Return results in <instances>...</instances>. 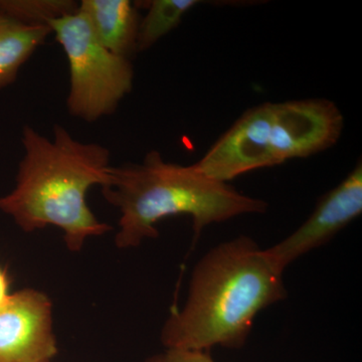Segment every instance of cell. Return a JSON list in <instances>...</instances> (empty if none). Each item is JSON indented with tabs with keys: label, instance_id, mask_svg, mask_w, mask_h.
<instances>
[{
	"label": "cell",
	"instance_id": "obj_1",
	"mask_svg": "<svg viewBox=\"0 0 362 362\" xmlns=\"http://www.w3.org/2000/svg\"><path fill=\"white\" fill-rule=\"evenodd\" d=\"M283 269L252 238L221 243L195 265L185 306L161 331L168 349H240L259 312L288 296Z\"/></svg>",
	"mask_w": 362,
	"mask_h": 362
},
{
	"label": "cell",
	"instance_id": "obj_2",
	"mask_svg": "<svg viewBox=\"0 0 362 362\" xmlns=\"http://www.w3.org/2000/svg\"><path fill=\"white\" fill-rule=\"evenodd\" d=\"M21 144L16 187L0 197V211L26 233L58 226L73 252L80 251L88 238L111 230L97 220L86 199L90 187L110 183V150L76 139L59 124L52 139L23 126Z\"/></svg>",
	"mask_w": 362,
	"mask_h": 362
},
{
	"label": "cell",
	"instance_id": "obj_3",
	"mask_svg": "<svg viewBox=\"0 0 362 362\" xmlns=\"http://www.w3.org/2000/svg\"><path fill=\"white\" fill-rule=\"evenodd\" d=\"M105 199L120 211L115 238L119 249L156 239V225L173 216H190L194 240L204 228L244 214H265L263 199L240 194L228 183L195 168L164 160L151 150L140 163L112 165L111 180L102 187Z\"/></svg>",
	"mask_w": 362,
	"mask_h": 362
},
{
	"label": "cell",
	"instance_id": "obj_4",
	"mask_svg": "<svg viewBox=\"0 0 362 362\" xmlns=\"http://www.w3.org/2000/svg\"><path fill=\"white\" fill-rule=\"evenodd\" d=\"M344 117L325 99L266 102L233 123L194 165L228 183L257 169L320 153L342 135Z\"/></svg>",
	"mask_w": 362,
	"mask_h": 362
},
{
	"label": "cell",
	"instance_id": "obj_5",
	"mask_svg": "<svg viewBox=\"0 0 362 362\" xmlns=\"http://www.w3.org/2000/svg\"><path fill=\"white\" fill-rule=\"evenodd\" d=\"M70 68L66 108L74 118L96 122L112 115L130 94L134 81L131 59L100 44L80 11L49 23Z\"/></svg>",
	"mask_w": 362,
	"mask_h": 362
},
{
	"label": "cell",
	"instance_id": "obj_6",
	"mask_svg": "<svg viewBox=\"0 0 362 362\" xmlns=\"http://www.w3.org/2000/svg\"><path fill=\"white\" fill-rule=\"evenodd\" d=\"M58 352L45 293L23 289L0 303V362H51Z\"/></svg>",
	"mask_w": 362,
	"mask_h": 362
},
{
	"label": "cell",
	"instance_id": "obj_7",
	"mask_svg": "<svg viewBox=\"0 0 362 362\" xmlns=\"http://www.w3.org/2000/svg\"><path fill=\"white\" fill-rule=\"evenodd\" d=\"M361 213L362 164L359 160L337 187L321 197L308 220L289 237L265 249L267 255L285 270L300 257L330 242Z\"/></svg>",
	"mask_w": 362,
	"mask_h": 362
},
{
	"label": "cell",
	"instance_id": "obj_8",
	"mask_svg": "<svg viewBox=\"0 0 362 362\" xmlns=\"http://www.w3.org/2000/svg\"><path fill=\"white\" fill-rule=\"evenodd\" d=\"M138 7L129 0H82L78 11L100 44L117 56L131 59L137 54Z\"/></svg>",
	"mask_w": 362,
	"mask_h": 362
},
{
	"label": "cell",
	"instance_id": "obj_9",
	"mask_svg": "<svg viewBox=\"0 0 362 362\" xmlns=\"http://www.w3.org/2000/svg\"><path fill=\"white\" fill-rule=\"evenodd\" d=\"M52 33L49 26H28L0 13V90L13 85L21 66Z\"/></svg>",
	"mask_w": 362,
	"mask_h": 362
},
{
	"label": "cell",
	"instance_id": "obj_10",
	"mask_svg": "<svg viewBox=\"0 0 362 362\" xmlns=\"http://www.w3.org/2000/svg\"><path fill=\"white\" fill-rule=\"evenodd\" d=\"M199 0H152L147 13L140 20L137 52L147 51L158 40L177 28L183 16L199 4Z\"/></svg>",
	"mask_w": 362,
	"mask_h": 362
},
{
	"label": "cell",
	"instance_id": "obj_11",
	"mask_svg": "<svg viewBox=\"0 0 362 362\" xmlns=\"http://www.w3.org/2000/svg\"><path fill=\"white\" fill-rule=\"evenodd\" d=\"M78 9L74 0H0V13L28 26H49Z\"/></svg>",
	"mask_w": 362,
	"mask_h": 362
},
{
	"label": "cell",
	"instance_id": "obj_12",
	"mask_svg": "<svg viewBox=\"0 0 362 362\" xmlns=\"http://www.w3.org/2000/svg\"><path fill=\"white\" fill-rule=\"evenodd\" d=\"M163 357L165 362H216L206 350L168 349Z\"/></svg>",
	"mask_w": 362,
	"mask_h": 362
},
{
	"label": "cell",
	"instance_id": "obj_13",
	"mask_svg": "<svg viewBox=\"0 0 362 362\" xmlns=\"http://www.w3.org/2000/svg\"><path fill=\"white\" fill-rule=\"evenodd\" d=\"M9 286H11V281L7 272L0 266V303L9 296Z\"/></svg>",
	"mask_w": 362,
	"mask_h": 362
},
{
	"label": "cell",
	"instance_id": "obj_14",
	"mask_svg": "<svg viewBox=\"0 0 362 362\" xmlns=\"http://www.w3.org/2000/svg\"><path fill=\"white\" fill-rule=\"evenodd\" d=\"M143 362H165V361H164L163 354H158V356L149 357V358Z\"/></svg>",
	"mask_w": 362,
	"mask_h": 362
}]
</instances>
